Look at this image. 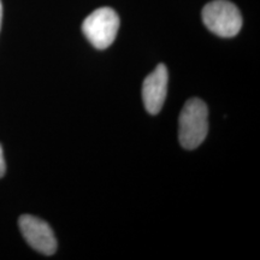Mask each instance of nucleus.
I'll use <instances>...</instances> for the list:
<instances>
[{"instance_id": "nucleus-7", "label": "nucleus", "mask_w": 260, "mask_h": 260, "mask_svg": "<svg viewBox=\"0 0 260 260\" xmlns=\"http://www.w3.org/2000/svg\"><path fill=\"white\" fill-rule=\"evenodd\" d=\"M2 22H3V4L0 0V29H2Z\"/></svg>"}, {"instance_id": "nucleus-3", "label": "nucleus", "mask_w": 260, "mask_h": 260, "mask_svg": "<svg viewBox=\"0 0 260 260\" xmlns=\"http://www.w3.org/2000/svg\"><path fill=\"white\" fill-rule=\"evenodd\" d=\"M119 17L111 8H100L83 21L84 37L96 50H106L115 41L119 29Z\"/></svg>"}, {"instance_id": "nucleus-6", "label": "nucleus", "mask_w": 260, "mask_h": 260, "mask_svg": "<svg viewBox=\"0 0 260 260\" xmlns=\"http://www.w3.org/2000/svg\"><path fill=\"white\" fill-rule=\"evenodd\" d=\"M6 172V164L4 159V151H3V146L0 145V178L4 177Z\"/></svg>"}, {"instance_id": "nucleus-1", "label": "nucleus", "mask_w": 260, "mask_h": 260, "mask_svg": "<svg viewBox=\"0 0 260 260\" xmlns=\"http://www.w3.org/2000/svg\"><path fill=\"white\" fill-rule=\"evenodd\" d=\"M209 133V109L201 99L193 98L184 104L178 118V140L183 148L195 149Z\"/></svg>"}, {"instance_id": "nucleus-4", "label": "nucleus", "mask_w": 260, "mask_h": 260, "mask_svg": "<svg viewBox=\"0 0 260 260\" xmlns=\"http://www.w3.org/2000/svg\"><path fill=\"white\" fill-rule=\"evenodd\" d=\"M18 226L22 236L32 249L45 255H52L56 253V236L45 220L30 214H23L19 217Z\"/></svg>"}, {"instance_id": "nucleus-5", "label": "nucleus", "mask_w": 260, "mask_h": 260, "mask_svg": "<svg viewBox=\"0 0 260 260\" xmlns=\"http://www.w3.org/2000/svg\"><path fill=\"white\" fill-rule=\"evenodd\" d=\"M169 73L164 64H158L153 73L146 77L142 84V100L149 115H158L168 94Z\"/></svg>"}, {"instance_id": "nucleus-2", "label": "nucleus", "mask_w": 260, "mask_h": 260, "mask_svg": "<svg viewBox=\"0 0 260 260\" xmlns=\"http://www.w3.org/2000/svg\"><path fill=\"white\" fill-rule=\"evenodd\" d=\"M201 17L205 27L220 38H233L242 28L240 10L228 0H214L204 6Z\"/></svg>"}]
</instances>
